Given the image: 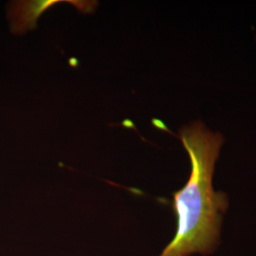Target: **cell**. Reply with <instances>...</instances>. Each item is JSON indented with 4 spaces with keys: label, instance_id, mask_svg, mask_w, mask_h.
I'll return each instance as SVG.
<instances>
[{
    "label": "cell",
    "instance_id": "1",
    "mask_svg": "<svg viewBox=\"0 0 256 256\" xmlns=\"http://www.w3.org/2000/svg\"><path fill=\"white\" fill-rule=\"evenodd\" d=\"M180 138L191 162V174L182 190L174 194L176 230L158 256H208L220 244L223 216L229 207L226 194L212 186L214 167L224 140L202 122L180 130Z\"/></svg>",
    "mask_w": 256,
    "mask_h": 256
}]
</instances>
